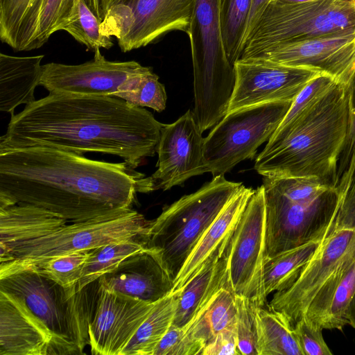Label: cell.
<instances>
[{"label": "cell", "mask_w": 355, "mask_h": 355, "mask_svg": "<svg viewBox=\"0 0 355 355\" xmlns=\"http://www.w3.org/2000/svg\"><path fill=\"white\" fill-rule=\"evenodd\" d=\"M94 52L92 60L80 64H43L40 86L49 93L114 96L132 76L146 67L135 60H108L100 49Z\"/></svg>", "instance_id": "e0dca14e"}, {"label": "cell", "mask_w": 355, "mask_h": 355, "mask_svg": "<svg viewBox=\"0 0 355 355\" xmlns=\"http://www.w3.org/2000/svg\"><path fill=\"white\" fill-rule=\"evenodd\" d=\"M44 55L19 57L0 53V111L15 114V108L35 100Z\"/></svg>", "instance_id": "603a6c76"}, {"label": "cell", "mask_w": 355, "mask_h": 355, "mask_svg": "<svg viewBox=\"0 0 355 355\" xmlns=\"http://www.w3.org/2000/svg\"><path fill=\"white\" fill-rule=\"evenodd\" d=\"M258 355H303L294 327L282 313L259 307Z\"/></svg>", "instance_id": "f546056e"}, {"label": "cell", "mask_w": 355, "mask_h": 355, "mask_svg": "<svg viewBox=\"0 0 355 355\" xmlns=\"http://www.w3.org/2000/svg\"><path fill=\"white\" fill-rule=\"evenodd\" d=\"M236 315L235 294L231 288H223L182 328L204 349L218 334L236 328Z\"/></svg>", "instance_id": "484cf974"}, {"label": "cell", "mask_w": 355, "mask_h": 355, "mask_svg": "<svg viewBox=\"0 0 355 355\" xmlns=\"http://www.w3.org/2000/svg\"><path fill=\"white\" fill-rule=\"evenodd\" d=\"M293 102L259 104L227 112L204 139L203 157L213 177L254 157L277 130Z\"/></svg>", "instance_id": "9c48e42d"}, {"label": "cell", "mask_w": 355, "mask_h": 355, "mask_svg": "<svg viewBox=\"0 0 355 355\" xmlns=\"http://www.w3.org/2000/svg\"><path fill=\"white\" fill-rule=\"evenodd\" d=\"M101 20L85 0H73L58 31H65L89 51H95L101 48L109 49L114 44L112 37L101 32Z\"/></svg>", "instance_id": "1f68e13d"}, {"label": "cell", "mask_w": 355, "mask_h": 355, "mask_svg": "<svg viewBox=\"0 0 355 355\" xmlns=\"http://www.w3.org/2000/svg\"><path fill=\"white\" fill-rule=\"evenodd\" d=\"M180 293V291L171 293L155 302L120 355H153L172 324Z\"/></svg>", "instance_id": "83f0119b"}, {"label": "cell", "mask_w": 355, "mask_h": 355, "mask_svg": "<svg viewBox=\"0 0 355 355\" xmlns=\"http://www.w3.org/2000/svg\"><path fill=\"white\" fill-rule=\"evenodd\" d=\"M271 1L272 0H252L243 46L245 40L254 29L261 15Z\"/></svg>", "instance_id": "b9f144b4"}, {"label": "cell", "mask_w": 355, "mask_h": 355, "mask_svg": "<svg viewBox=\"0 0 355 355\" xmlns=\"http://www.w3.org/2000/svg\"><path fill=\"white\" fill-rule=\"evenodd\" d=\"M92 251V249L55 256L31 268L64 288L75 287Z\"/></svg>", "instance_id": "d590c367"}, {"label": "cell", "mask_w": 355, "mask_h": 355, "mask_svg": "<svg viewBox=\"0 0 355 355\" xmlns=\"http://www.w3.org/2000/svg\"><path fill=\"white\" fill-rule=\"evenodd\" d=\"M99 279L81 290L64 288L37 269L19 270L0 279V289L20 297L56 339L55 354H82L89 345V325L94 315Z\"/></svg>", "instance_id": "277c9868"}, {"label": "cell", "mask_w": 355, "mask_h": 355, "mask_svg": "<svg viewBox=\"0 0 355 355\" xmlns=\"http://www.w3.org/2000/svg\"><path fill=\"white\" fill-rule=\"evenodd\" d=\"M355 293V244L323 283L303 317L323 329L343 331L346 311Z\"/></svg>", "instance_id": "7402d4cb"}, {"label": "cell", "mask_w": 355, "mask_h": 355, "mask_svg": "<svg viewBox=\"0 0 355 355\" xmlns=\"http://www.w3.org/2000/svg\"><path fill=\"white\" fill-rule=\"evenodd\" d=\"M42 0H0V40L15 51H26Z\"/></svg>", "instance_id": "4316f807"}, {"label": "cell", "mask_w": 355, "mask_h": 355, "mask_svg": "<svg viewBox=\"0 0 355 355\" xmlns=\"http://www.w3.org/2000/svg\"><path fill=\"white\" fill-rule=\"evenodd\" d=\"M155 304L101 285L95 311L89 325L91 353L120 355Z\"/></svg>", "instance_id": "ac0fdd59"}, {"label": "cell", "mask_w": 355, "mask_h": 355, "mask_svg": "<svg viewBox=\"0 0 355 355\" xmlns=\"http://www.w3.org/2000/svg\"><path fill=\"white\" fill-rule=\"evenodd\" d=\"M151 220L130 209L82 222L0 250V279L30 268L55 256L87 250L113 242L144 238Z\"/></svg>", "instance_id": "52a82bcc"}, {"label": "cell", "mask_w": 355, "mask_h": 355, "mask_svg": "<svg viewBox=\"0 0 355 355\" xmlns=\"http://www.w3.org/2000/svg\"><path fill=\"white\" fill-rule=\"evenodd\" d=\"M144 173L46 146L0 147V209L33 205L69 223L132 209Z\"/></svg>", "instance_id": "6da1fadb"}, {"label": "cell", "mask_w": 355, "mask_h": 355, "mask_svg": "<svg viewBox=\"0 0 355 355\" xmlns=\"http://www.w3.org/2000/svg\"><path fill=\"white\" fill-rule=\"evenodd\" d=\"M202 134L191 110L175 122L164 124L157 148V170L140 180L137 192L166 191L183 185L192 177L207 173Z\"/></svg>", "instance_id": "5bb4252c"}, {"label": "cell", "mask_w": 355, "mask_h": 355, "mask_svg": "<svg viewBox=\"0 0 355 355\" xmlns=\"http://www.w3.org/2000/svg\"><path fill=\"white\" fill-rule=\"evenodd\" d=\"M318 0H272V3L278 4H300Z\"/></svg>", "instance_id": "ee69618b"}, {"label": "cell", "mask_w": 355, "mask_h": 355, "mask_svg": "<svg viewBox=\"0 0 355 355\" xmlns=\"http://www.w3.org/2000/svg\"><path fill=\"white\" fill-rule=\"evenodd\" d=\"M114 96L131 105L147 107L157 112L164 110L166 105L165 87L159 81V76L148 67L131 76Z\"/></svg>", "instance_id": "836d02e7"}, {"label": "cell", "mask_w": 355, "mask_h": 355, "mask_svg": "<svg viewBox=\"0 0 355 355\" xmlns=\"http://www.w3.org/2000/svg\"><path fill=\"white\" fill-rule=\"evenodd\" d=\"M348 324L355 329V293L346 311Z\"/></svg>", "instance_id": "7bdbcfd3"}, {"label": "cell", "mask_w": 355, "mask_h": 355, "mask_svg": "<svg viewBox=\"0 0 355 355\" xmlns=\"http://www.w3.org/2000/svg\"><path fill=\"white\" fill-rule=\"evenodd\" d=\"M202 355H240L236 328L218 334L205 347Z\"/></svg>", "instance_id": "60d3db41"}, {"label": "cell", "mask_w": 355, "mask_h": 355, "mask_svg": "<svg viewBox=\"0 0 355 355\" xmlns=\"http://www.w3.org/2000/svg\"><path fill=\"white\" fill-rule=\"evenodd\" d=\"M243 184L213 177L196 191L164 207L142 241L173 282L190 253Z\"/></svg>", "instance_id": "5b68a950"}, {"label": "cell", "mask_w": 355, "mask_h": 355, "mask_svg": "<svg viewBox=\"0 0 355 355\" xmlns=\"http://www.w3.org/2000/svg\"><path fill=\"white\" fill-rule=\"evenodd\" d=\"M69 223L52 211L28 203L0 209V250L46 236Z\"/></svg>", "instance_id": "cb8c5ba5"}, {"label": "cell", "mask_w": 355, "mask_h": 355, "mask_svg": "<svg viewBox=\"0 0 355 355\" xmlns=\"http://www.w3.org/2000/svg\"><path fill=\"white\" fill-rule=\"evenodd\" d=\"M163 125L115 96L49 93L11 116L0 147L109 154L135 169L157 153Z\"/></svg>", "instance_id": "7a4b0ae2"}, {"label": "cell", "mask_w": 355, "mask_h": 355, "mask_svg": "<svg viewBox=\"0 0 355 355\" xmlns=\"http://www.w3.org/2000/svg\"><path fill=\"white\" fill-rule=\"evenodd\" d=\"M353 107L354 80L349 85L336 83L275 131L254 168L263 177H315L336 187Z\"/></svg>", "instance_id": "3957f363"}, {"label": "cell", "mask_w": 355, "mask_h": 355, "mask_svg": "<svg viewBox=\"0 0 355 355\" xmlns=\"http://www.w3.org/2000/svg\"><path fill=\"white\" fill-rule=\"evenodd\" d=\"M294 330L303 355H331L325 343L322 329L309 322L304 317L295 324Z\"/></svg>", "instance_id": "ab89813d"}, {"label": "cell", "mask_w": 355, "mask_h": 355, "mask_svg": "<svg viewBox=\"0 0 355 355\" xmlns=\"http://www.w3.org/2000/svg\"><path fill=\"white\" fill-rule=\"evenodd\" d=\"M252 0H221L220 31L227 58L234 66L242 53Z\"/></svg>", "instance_id": "d6a6232c"}, {"label": "cell", "mask_w": 355, "mask_h": 355, "mask_svg": "<svg viewBox=\"0 0 355 355\" xmlns=\"http://www.w3.org/2000/svg\"><path fill=\"white\" fill-rule=\"evenodd\" d=\"M56 343L20 297L0 289V355H55Z\"/></svg>", "instance_id": "d6986e66"}, {"label": "cell", "mask_w": 355, "mask_h": 355, "mask_svg": "<svg viewBox=\"0 0 355 355\" xmlns=\"http://www.w3.org/2000/svg\"><path fill=\"white\" fill-rule=\"evenodd\" d=\"M221 0H196L188 31L193 69L194 109L204 132L227 113L235 85L220 31Z\"/></svg>", "instance_id": "8992f818"}, {"label": "cell", "mask_w": 355, "mask_h": 355, "mask_svg": "<svg viewBox=\"0 0 355 355\" xmlns=\"http://www.w3.org/2000/svg\"><path fill=\"white\" fill-rule=\"evenodd\" d=\"M234 69L235 85L227 112L267 103L293 102L313 79L323 74L257 58H239Z\"/></svg>", "instance_id": "9a60e30c"}, {"label": "cell", "mask_w": 355, "mask_h": 355, "mask_svg": "<svg viewBox=\"0 0 355 355\" xmlns=\"http://www.w3.org/2000/svg\"><path fill=\"white\" fill-rule=\"evenodd\" d=\"M255 189L243 184L202 234L173 282L172 293L180 291L207 265L227 249L236 225Z\"/></svg>", "instance_id": "ffe728a7"}, {"label": "cell", "mask_w": 355, "mask_h": 355, "mask_svg": "<svg viewBox=\"0 0 355 355\" xmlns=\"http://www.w3.org/2000/svg\"><path fill=\"white\" fill-rule=\"evenodd\" d=\"M237 309L236 331L240 355H258L257 311L259 304L235 295Z\"/></svg>", "instance_id": "8d00e7d4"}, {"label": "cell", "mask_w": 355, "mask_h": 355, "mask_svg": "<svg viewBox=\"0 0 355 355\" xmlns=\"http://www.w3.org/2000/svg\"><path fill=\"white\" fill-rule=\"evenodd\" d=\"M266 202L264 187H257L234 231L229 248L228 270L232 290L264 307L266 261Z\"/></svg>", "instance_id": "4fadbf2b"}, {"label": "cell", "mask_w": 355, "mask_h": 355, "mask_svg": "<svg viewBox=\"0 0 355 355\" xmlns=\"http://www.w3.org/2000/svg\"><path fill=\"white\" fill-rule=\"evenodd\" d=\"M248 58L313 69L349 85L355 78V34L280 42L243 58Z\"/></svg>", "instance_id": "2e32d148"}, {"label": "cell", "mask_w": 355, "mask_h": 355, "mask_svg": "<svg viewBox=\"0 0 355 355\" xmlns=\"http://www.w3.org/2000/svg\"><path fill=\"white\" fill-rule=\"evenodd\" d=\"M355 180V78H354V107L343 150L339 157L336 188L341 200Z\"/></svg>", "instance_id": "74e56055"}, {"label": "cell", "mask_w": 355, "mask_h": 355, "mask_svg": "<svg viewBox=\"0 0 355 355\" xmlns=\"http://www.w3.org/2000/svg\"><path fill=\"white\" fill-rule=\"evenodd\" d=\"M146 250L142 238L110 243L92 249L77 284V291L113 271L127 257Z\"/></svg>", "instance_id": "4dcf8cb0"}, {"label": "cell", "mask_w": 355, "mask_h": 355, "mask_svg": "<svg viewBox=\"0 0 355 355\" xmlns=\"http://www.w3.org/2000/svg\"><path fill=\"white\" fill-rule=\"evenodd\" d=\"M99 281L107 289L150 303L172 293L174 286L168 273L147 249L127 257Z\"/></svg>", "instance_id": "44dd1931"}, {"label": "cell", "mask_w": 355, "mask_h": 355, "mask_svg": "<svg viewBox=\"0 0 355 355\" xmlns=\"http://www.w3.org/2000/svg\"><path fill=\"white\" fill-rule=\"evenodd\" d=\"M73 0H42L35 32L28 51L40 48L56 31L68 15ZM102 22L101 0H85Z\"/></svg>", "instance_id": "e575fe53"}, {"label": "cell", "mask_w": 355, "mask_h": 355, "mask_svg": "<svg viewBox=\"0 0 355 355\" xmlns=\"http://www.w3.org/2000/svg\"><path fill=\"white\" fill-rule=\"evenodd\" d=\"M346 34H355V0L270 2L245 40L240 58L280 42Z\"/></svg>", "instance_id": "ba28073f"}, {"label": "cell", "mask_w": 355, "mask_h": 355, "mask_svg": "<svg viewBox=\"0 0 355 355\" xmlns=\"http://www.w3.org/2000/svg\"><path fill=\"white\" fill-rule=\"evenodd\" d=\"M266 202V259L320 238L340 202L336 187L311 198L291 200L263 178Z\"/></svg>", "instance_id": "8fae6325"}, {"label": "cell", "mask_w": 355, "mask_h": 355, "mask_svg": "<svg viewBox=\"0 0 355 355\" xmlns=\"http://www.w3.org/2000/svg\"><path fill=\"white\" fill-rule=\"evenodd\" d=\"M203 347L184 328L171 324L153 355H202Z\"/></svg>", "instance_id": "f35d334b"}, {"label": "cell", "mask_w": 355, "mask_h": 355, "mask_svg": "<svg viewBox=\"0 0 355 355\" xmlns=\"http://www.w3.org/2000/svg\"><path fill=\"white\" fill-rule=\"evenodd\" d=\"M196 0H101V32L123 53L155 42L168 32L188 33Z\"/></svg>", "instance_id": "30bf717a"}, {"label": "cell", "mask_w": 355, "mask_h": 355, "mask_svg": "<svg viewBox=\"0 0 355 355\" xmlns=\"http://www.w3.org/2000/svg\"><path fill=\"white\" fill-rule=\"evenodd\" d=\"M354 244L355 206L343 201L297 280L287 289L275 292L268 308L284 314L294 326Z\"/></svg>", "instance_id": "7c38bea8"}, {"label": "cell", "mask_w": 355, "mask_h": 355, "mask_svg": "<svg viewBox=\"0 0 355 355\" xmlns=\"http://www.w3.org/2000/svg\"><path fill=\"white\" fill-rule=\"evenodd\" d=\"M229 248L230 245L220 258L207 265L180 290L173 325L185 327L220 289H232L228 270Z\"/></svg>", "instance_id": "d4e9b609"}, {"label": "cell", "mask_w": 355, "mask_h": 355, "mask_svg": "<svg viewBox=\"0 0 355 355\" xmlns=\"http://www.w3.org/2000/svg\"><path fill=\"white\" fill-rule=\"evenodd\" d=\"M321 238L267 258L263 268V286L268 297L289 288L309 262Z\"/></svg>", "instance_id": "f1b7e54d"}]
</instances>
